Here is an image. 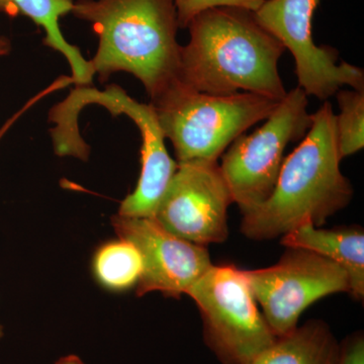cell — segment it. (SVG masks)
Returning <instances> with one entry per match:
<instances>
[{"label": "cell", "mask_w": 364, "mask_h": 364, "mask_svg": "<svg viewBox=\"0 0 364 364\" xmlns=\"http://www.w3.org/2000/svg\"><path fill=\"white\" fill-rule=\"evenodd\" d=\"M280 100L248 92L213 95L178 80L151 100L160 128L179 162L218 161L230 145L267 119Z\"/></svg>", "instance_id": "277c9868"}, {"label": "cell", "mask_w": 364, "mask_h": 364, "mask_svg": "<svg viewBox=\"0 0 364 364\" xmlns=\"http://www.w3.org/2000/svg\"><path fill=\"white\" fill-rule=\"evenodd\" d=\"M336 114L331 104L312 114L301 143L284 158L267 202L243 215L241 232L253 240L284 236L301 225L322 226L349 205L353 186L340 170Z\"/></svg>", "instance_id": "7a4b0ae2"}, {"label": "cell", "mask_w": 364, "mask_h": 364, "mask_svg": "<svg viewBox=\"0 0 364 364\" xmlns=\"http://www.w3.org/2000/svg\"><path fill=\"white\" fill-rule=\"evenodd\" d=\"M320 0H264L253 11L263 28L293 55L299 87L308 97L327 100L345 86L364 90L363 69L339 62V53L314 42L313 18Z\"/></svg>", "instance_id": "ba28073f"}, {"label": "cell", "mask_w": 364, "mask_h": 364, "mask_svg": "<svg viewBox=\"0 0 364 364\" xmlns=\"http://www.w3.org/2000/svg\"><path fill=\"white\" fill-rule=\"evenodd\" d=\"M55 364H85L78 356L76 355H68L64 356V358H60Z\"/></svg>", "instance_id": "d6986e66"}, {"label": "cell", "mask_w": 364, "mask_h": 364, "mask_svg": "<svg viewBox=\"0 0 364 364\" xmlns=\"http://www.w3.org/2000/svg\"><path fill=\"white\" fill-rule=\"evenodd\" d=\"M282 245L311 251L334 261L349 277L351 296H364V234L360 228L318 229L311 223L301 225L282 237Z\"/></svg>", "instance_id": "7c38bea8"}, {"label": "cell", "mask_w": 364, "mask_h": 364, "mask_svg": "<svg viewBox=\"0 0 364 364\" xmlns=\"http://www.w3.org/2000/svg\"><path fill=\"white\" fill-rule=\"evenodd\" d=\"M186 294L202 315L205 344L222 364H250L277 339L244 270L234 265H213Z\"/></svg>", "instance_id": "8992f818"}, {"label": "cell", "mask_w": 364, "mask_h": 364, "mask_svg": "<svg viewBox=\"0 0 364 364\" xmlns=\"http://www.w3.org/2000/svg\"><path fill=\"white\" fill-rule=\"evenodd\" d=\"M119 238L131 242L142 256L136 294L160 291L179 299L213 267L205 246L170 233L155 218H112Z\"/></svg>", "instance_id": "30bf717a"}, {"label": "cell", "mask_w": 364, "mask_h": 364, "mask_svg": "<svg viewBox=\"0 0 364 364\" xmlns=\"http://www.w3.org/2000/svg\"><path fill=\"white\" fill-rule=\"evenodd\" d=\"M244 273L277 337L293 332L301 313L318 299L350 291L343 268L305 249L289 248L277 264Z\"/></svg>", "instance_id": "52a82bcc"}, {"label": "cell", "mask_w": 364, "mask_h": 364, "mask_svg": "<svg viewBox=\"0 0 364 364\" xmlns=\"http://www.w3.org/2000/svg\"><path fill=\"white\" fill-rule=\"evenodd\" d=\"M188 28L189 41L179 55L182 85L213 95L286 97L279 70L286 48L257 23L253 11L213 7L193 18Z\"/></svg>", "instance_id": "6da1fadb"}, {"label": "cell", "mask_w": 364, "mask_h": 364, "mask_svg": "<svg viewBox=\"0 0 364 364\" xmlns=\"http://www.w3.org/2000/svg\"><path fill=\"white\" fill-rule=\"evenodd\" d=\"M234 203L218 161L179 162L155 219L170 233L207 246L227 240V213Z\"/></svg>", "instance_id": "9c48e42d"}, {"label": "cell", "mask_w": 364, "mask_h": 364, "mask_svg": "<svg viewBox=\"0 0 364 364\" xmlns=\"http://www.w3.org/2000/svg\"><path fill=\"white\" fill-rule=\"evenodd\" d=\"M2 335H4V329H2L1 325H0V338H1Z\"/></svg>", "instance_id": "44dd1931"}, {"label": "cell", "mask_w": 364, "mask_h": 364, "mask_svg": "<svg viewBox=\"0 0 364 364\" xmlns=\"http://www.w3.org/2000/svg\"><path fill=\"white\" fill-rule=\"evenodd\" d=\"M335 97L339 107L336 129L339 156L342 160L364 147V90L341 88Z\"/></svg>", "instance_id": "2e32d148"}, {"label": "cell", "mask_w": 364, "mask_h": 364, "mask_svg": "<svg viewBox=\"0 0 364 364\" xmlns=\"http://www.w3.org/2000/svg\"><path fill=\"white\" fill-rule=\"evenodd\" d=\"M98 37L90 64L100 81L128 72L155 100L178 80V20L174 0H76L72 13Z\"/></svg>", "instance_id": "3957f363"}, {"label": "cell", "mask_w": 364, "mask_h": 364, "mask_svg": "<svg viewBox=\"0 0 364 364\" xmlns=\"http://www.w3.org/2000/svg\"><path fill=\"white\" fill-rule=\"evenodd\" d=\"M98 284L112 291H124L138 284L143 272L142 256L131 242L119 238L100 246L92 260Z\"/></svg>", "instance_id": "9a60e30c"}, {"label": "cell", "mask_w": 364, "mask_h": 364, "mask_svg": "<svg viewBox=\"0 0 364 364\" xmlns=\"http://www.w3.org/2000/svg\"><path fill=\"white\" fill-rule=\"evenodd\" d=\"M11 51V42L6 38H0V57L6 56Z\"/></svg>", "instance_id": "ffe728a7"}, {"label": "cell", "mask_w": 364, "mask_h": 364, "mask_svg": "<svg viewBox=\"0 0 364 364\" xmlns=\"http://www.w3.org/2000/svg\"><path fill=\"white\" fill-rule=\"evenodd\" d=\"M90 102L107 107L112 114H126L138 127L142 138L140 177L135 191L122 202L119 215L154 218L178 167V163L170 157L166 149L154 107L136 102L114 85L104 91L92 90Z\"/></svg>", "instance_id": "8fae6325"}, {"label": "cell", "mask_w": 364, "mask_h": 364, "mask_svg": "<svg viewBox=\"0 0 364 364\" xmlns=\"http://www.w3.org/2000/svg\"><path fill=\"white\" fill-rule=\"evenodd\" d=\"M73 6L74 0H0V14L9 18L26 16L41 26L46 33L44 45L65 57L72 81L79 87L91 85L95 72L80 50L67 42L60 28V20L72 13Z\"/></svg>", "instance_id": "4fadbf2b"}, {"label": "cell", "mask_w": 364, "mask_h": 364, "mask_svg": "<svg viewBox=\"0 0 364 364\" xmlns=\"http://www.w3.org/2000/svg\"><path fill=\"white\" fill-rule=\"evenodd\" d=\"M338 364H364L363 333H354L340 344Z\"/></svg>", "instance_id": "ac0fdd59"}, {"label": "cell", "mask_w": 364, "mask_h": 364, "mask_svg": "<svg viewBox=\"0 0 364 364\" xmlns=\"http://www.w3.org/2000/svg\"><path fill=\"white\" fill-rule=\"evenodd\" d=\"M340 344L329 326L309 321L277 337L250 364H338Z\"/></svg>", "instance_id": "5bb4252c"}, {"label": "cell", "mask_w": 364, "mask_h": 364, "mask_svg": "<svg viewBox=\"0 0 364 364\" xmlns=\"http://www.w3.org/2000/svg\"><path fill=\"white\" fill-rule=\"evenodd\" d=\"M308 95L301 88L287 91L264 124L241 135L222 155L221 171L242 215L272 196L289 143L301 140L312 124Z\"/></svg>", "instance_id": "5b68a950"}, {"label": "cell", "mask_w": 364, "mask_h": 364, "mask_svg": "<svg viewBox=\"0 0 364 364\" xmlns=\"http://www.w3.org/2000/svg\"><path fill=\"white\" fill-rule=\"evenodd\" d=\"M264 0H174L179 28H188L198 14L218 6H238L256 11Z\"/></svg>", "instance_id": "e0dca14e"}]
</instances>
